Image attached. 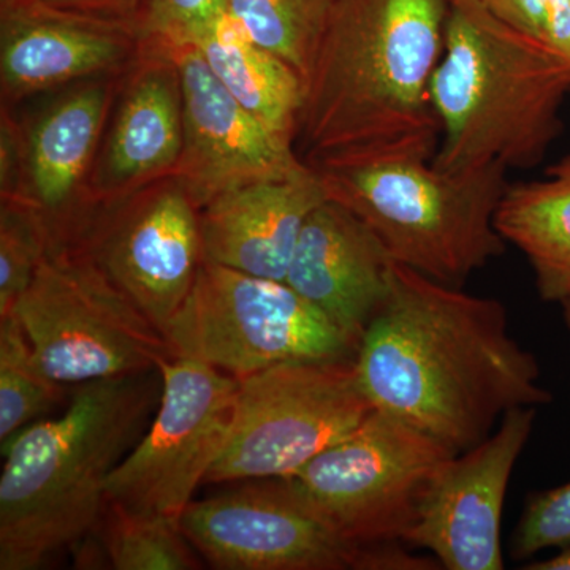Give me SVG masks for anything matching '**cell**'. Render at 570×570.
<instances>
[{"mask_svg":"<svg viewBox=\"0 0 570 570\" xmlns=\"http://www.w3.org/2000/svg\"><path fill=\"white\" fill-rule=\"evenodd\" d=\"M142 51L137 22L17 0L0 7V107L18 108L73 82L124 73Z\"/></svg>","mask_w":570,"mask_h":570,"instance_id":"16","label":"cell"},{"mask_svg":"<svg viewBox=\"0 0 570 570\" xmlns=\"http://www.w3.org/2000/svg\"><path fill=\"white\" fill-rule=\"evenodd\" d=\"M527 258L543 302L570 299V156L538 181L509 184L494 219Z\"/></svg>","mask_w":570,"mask_h":570,"instance_id":"20","label":"cell"},{"mask_svg":"<svg viewBox=\"0 0 570 570\" xmlns=\"http://www.w3.org/2000/svg\"><path fill=\"white\" fill-rule=\"evenodd\" d=\"M132 374L77 385L58 417L2 444L0 570H36L96 530L111 472L142 436L156 384Z\"/></svg>","mask_w":570,"mask_h":570,"instance_id":"3","label":"cell"},{"mask_svg":"<svg viewBox=\"0 0 570 570\" xmlns=\"http://www.w3.org/2000/svg\"><path fill=\"white\" fill-rule=\"evenodd\" d=\"M17 2V0H0V7L10 6V3Z\"/></svg>","mask_w":570,"mask_h":570,"instance_id":"34","label":"cell"},{"mask_svg":"<svg viewBox=\"0 0 570 570\" xmlns=\"http://www.w3.org/2000/svg\"><path fill=\"white\" fill-rule=\"evenodd\" d=\"M456 453L374 409L288 482L358 547L404 542L431 480Z\"/></svg>","mask_w":570,"mask_h":570,"instance_id":"9","label":"cell"},{"mask_svg":"<svg viewBox=\"0 0 570 570\" xmlns=\"http://www.w3.org/2000/svg\"><path fill=\"white\" fill-rule=\"evenodd\" d=\"M214 77L245 110L295 148L303 78L228 17L197 45Z\"/></svg>","mask_w":570,"mask_h":570,"instance_id":"21","label":"cell"},{"mask_svg":"<svg viewBox=\"0 0 570 570\" xmlns=\"http://www.w3.org/2000/svg\"><path fill=\"white\" fill-rule=\"evenodd\" d=\"M444 51L430 82L441 126L434 167H534L562 132L570 63L540 37L499 20L478 0H448Z\"/></svg>","mask_w":570,"mask_h":570,"instance_id":"4","label":"cell"},{"mask_svg":"<svg viewBox=\"0 0 570 570\" xmlns=\"http://www.w3.org/2000/svg\"><path fill=\"white\" fill-rule=\"evenodd\" d=\"M63 387L40 366L20 322L0 318V444L58 406Z\"/></svg>","mask_w":570,"mask_h":570,"instance_id":"24","label":"cell"},{"mask_svg":"<svg viewBox=\"0 0 570 570\" xmlns=\"http://www.w3.org/2000/svg\"><path fill=\"white\" fill-rule=\"evenodd\" d=\"M491 14L547 41L542 0H478Z\"/></svg>","mask_w":570,"mask_h":570,"instance_id":"30","label":"cell"},{"mask_svg":"<svg viewBox=\"0 0 570 570\" xmlns=\"http://www.w3.org/2000/svg\"><path fill=\"white\" fill-rule=\"evenodd\" d=\"M159 407L107 482V504L178 520L234 422L238 379L194 356L159 366Z\"/></svg>","mask_w":570,"mask_h":570,"instance_id":"10","label":"cell"},{"mask_svg":"<svg viewBox=\"0 0 570 570\" xmlns=\"http://www.w3.org/2000/svg\"><path fill=\"white\" fill-rule=\"evenodd\" d=\"M77 246L165 336L205 262L200 208L165 176L99 205Z\"/></svg>","mask_w":570,"mask_h":570,"instance_id":"11","label":"cell"},{"mask_svg":"<svg viewBox=\"0 0 570 570\" xmlns=\"http://www.w3.org/2000/svg\"><path fill=\"white\" fill-rule=\"evenodd\" d=\"M528 570H570V547L561 549L560 553L549 558V560L531 562L524 566Z\"/></svg>","mask_w":570,"mask_h":570,"instance_id":"32","label":"cell"},{"mask_svg":"<svg viewBox=\"0 0 570 570\" xmlns=\"http://www.w3.org/2000/svg\"><path fill=\"white\" fill-rule=\"evenodd\" d=\"M51 249L40 214L17 198H0V318L10 316Z\"/></svg>","mask_w":570,"mask_h":570,"instance_id":"25","label":"cell"},{"mask_svg":"<svg viewBox=\"0 0 570 570\" xmlns=\"http://www.w3.org/2000/svg\"><path fill=\"white\" fill-rule=\"evenodd\" d=\"M122 75L89 78L36 97L40 102L33 110L13 108L24 140L17 200L40 214L52 249L77 246L99 208L91 176Z\"/></svg>","mask_w":570,"mask_h":570,"instance_id":"13","label":"cell"},{"mask_svg":"<svg viewBox=\"0 0 570 570\" xmlns=\"http://www.w3.org/2000/svg\"><path fill=\"white\" fill-rule=\"evenodd\" d=\"M24 170V140L20 116L13 108L0 107V198L20 195Z\"/></svg>","mask_w":570,"mask_h":570,"instance_id":"28","label":"cell"},{"mask_svg":"<svg viewBox=\"0 0 570 570\" xmlns=\"http://www.w3.org/2000/svg\"><path fill=\"white\" fill-rule=\"evenodd\" d=\"M431 160L414 154L335 156L307 167L326 198L370 225L393 261L461 287L504 254L508 243L494 219L509 168L494 163L449 174Z\"/></svg>","mask_w":570,"mask_h":570,"instance_id":"5","label":"cell"},{"mask_svg":"<svg viewBox=\"0 0 570 570\" xmlns=\"http://www.w3.org/2000/svg\"><path fill=\"white\" fill-rule=\"evenodd\" d=\"M174 355L236 379L283 363L355 358L354 343L285 281L205 261L168 328Z\"/></svg>","mask_w":570,"mask_h":570,"instance_id":"8","label":"cell"},{"mask_svg":"<svg viewBox=\"0 0 570 570\" xmlns=\"http://www.w3.org/2000/svg\"><path fill=\"white\" fill-rule=\"evenodd\" d=\"M230 14V0H142L138 28L153 43L197 47Z\"/></svg>","mask_w":570,"mask_h":570,"instance_id":"26","label":"cell"},{"mask_svg":"<svg viewBox=\"0 0 570 570\" xmlns=\"http://www.w3.org/2000/svg\"><path fill=\"white\" fill-rule=\"evenodd\" d=\"M179 527L214 569H366L367 547L344 539L287 479L193 501Z\"/></svg>","mask_w":570,"mask_h":570,"instance_id":"12","label":"cell"},{"mask_svg":"<svg viewBox=\"0 0 570 570\" xmlns=\"http://www.w3.org/2000/svg\"><path fill=\"white\" fill-rule=\"evenodd\" d=\"M393 264L370 225L326 198L303 225L285 283L358 348L367 325L387 299Z\"/></svg>","mask_w":570,"mask_h":570,"instance_id":"18","label":"cell"},{"mask_svg":"<svg viewBox=\"0 0 570 570\" xmlns=\"http://www.w3.org/2000/svg\"><path fill=\"white\" fill-rule=\"evenodd\" d=\"M184 140L178 63L165 45L145 51L124 71L91 176L96 205L118 200L175 175Z\"/></svg>","mask_w":570,"mask_h":570,"instance_id":"17","label":"cell"},{"mask_svg":"<svg viewBox=\"0 0 570 570\" xmlns=\"http://www.w3.org/2000/svg\"><path fill=\"white\" fill-rule=\"evenodd\" d=\"M102 546L115 570L202 569L193 543L178 520L141 515L107 504L102 513Z\"/></svg>","mask_w":570,"mask_h":570,"instance_id":"23","label":"cell"},{"mask_svg":"<svg viewBox=\"0 0 570 570\" xmlns=\"http://www.w3.org/2000/svg\"><path fill=\"white\" fill-rule=\"evenodd\" d=\"M566 547H570V482L530 498L513 532L512 557L527 560L539 551Z\"/></svg>","mask_w":570,"mask_h":570,"instance_id":"27","label":"cell"},{"mask_svg":"<svg viewBox=\"0 0 570 570\" xmlns=\"http://www.w3.org/2000/svg\"><path fill=\"white\" fill-rule=\"evenodd\" d=\"M562 314H564L566 325H568L570 332V299L569 302L561 303Z\"/></svg>","mask_w":570,"mask_h":570,"instance_id":"33","label":"cell"},{"mask_svg":"<svg viewBox=\"0 0 570 570\" xmlns=\"http://www.w3.org/2000/svg\"><path fill=\"white\" fill-rule=\"evenodd\" d=\"M167 48L178 63L184 102L183 151L175 176L198 208L247 184L306 170L294 145L238 104L197 47Z\"/></svg>","mask_w":570,"mask_h":570,"instance_id":"15","label":"cell"},{"mask_svg":"<svg viewBox=\"0 0 570 570\" xmlns=\"http://www.w3.org/2000/svg\"><path fill=\"white\" fill-rule=\"evenodd\" d=\"M538 407H517L497 430L439 469L404 543L448 570L504 569L502 510L513 468L530 441Z\"/></svg>","mask_w":570,"mask_h":570,"instance_id":"14","label":"cell"},{"mask_svg":"<svg viewBox=\"0 0 570 570\" xmlns=\"http://www.w3.org/2000/svg\"><path fill=\"white\" fill-rule=\"evenodd\" d=\"M340 0H230L232 17L261 47L305 80L314 52Z\"/></svg>","mask_w":570,"mask_h":570,"instance_id":"22","label":"cell"},{"mask_svg":"<svg viewBox=\"0 0 570 570\" xmlns=\"http://www.w3.org/2000/svg\"><path fill=\"white\" fill-rule=\"evenodd\" d=\"M326 200L313 168L217 195L200 209L205 261L285 281L307 216Z\"/></svg>","mask_w":570,"mask_h":570,"instance_id":"19","label":"cell"},{"mask_svg":"<svg viewBox=\"0 0 570 570\" xmlns=\"http://www.w3.org/2000/svg\"><path fill=\"white\" fill-rule=\"evenodd\" d=\"M547 41L570 63V0H542Z\"/></svg>","mask_w":570,"mask_h":570,"instance_id":"31","label":"cell"},{"mask_svg":"<svg viewBox=\"0 0 570 570\" xmlns=\"http://www.w3.org/2000/svg\"><path fill=\"white\" fill-rule=\"evenodd\" d=\"M355 358L292 362L238 379L234 422L205 483L284 479L374 411Z\"/></svg>","mask_w":570,"mask_h":570,"instance_id":"7","label":"cell"},{"mask_svg":"<svg viewBox=\"0 0 570 570\" xmlns=\"http://www.w3.org/2000/svg\"><path fill=\"white\" fill-rule=\"evenodd\" d=\"M448 14V0H340L303 80L299 159H433L441 126L430 82Z\"/></svg>","mask_w":570,"mask_h":570,"instance_id":"2","label":"cell"},{"mask_svg":"<svg viewBox=\"0 0 570 570\" xmlns=\"http://www.w3.org/2000/svg\"><path fill=\"white\" fill-rule=\"evenodd\" d=\"M51 9L102 18V20L137 22L142 0H37Z\"/></svg>","mask_w":570,"mask_h":570,"instance_id":"29","label":"cell"},{"mask_svg":"<svg viewBox=\"0 0 570 570\" xmlns=\"http://www.w3.org/2000/svg\"><path fill=\"white\" fill-rule=\"evenodd\" d=\"M10 316L45 373L62 385L153 373L174 348L89 255L55 247Z\"/></svg>","mask_w":570,"mask_h":570,"instance_id":"6","label":"cell"},{"mask_svg":"<svg viewBox=\"0 0 570 570\" xmlns=\"http://www.w3.org/2000/svg\"><path fill=\"white\" fill-rule=\"evenodd\" d=\"M360 385L376 411L453 453L489 438L517 407L553 401L535 356L509 330L508 311L393 264L387 299L356 348Z\"/></svg>","mask_w":570,"mask_h":570,"instance_id":"1","label":"cell"}]
</instances>
